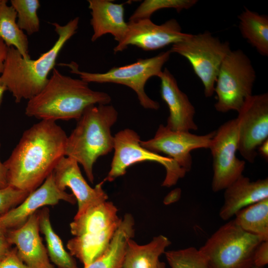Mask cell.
Returning <instances> with one entry per match:
<instances>
[{"label": "cell", "mask_w": 268, "mask_h": 268, "mask_svg": "<svg viewBox=\"0 0 268 268\" xmlns=\"http://www.w3.org/2000/svg\"><path fill=\"white\" fill-rule=\"evenodd\" d=\"M61 200L71 204H74L76 201L73 194L58 188L52 172L42 185L31 193L20 204L0 215V224L7 230L17 228L22 226L40 207L56 205Z\"/></svg>", "instance_id": "obj_15"}, {"label": "cell", "mask_w": 268, "mask_h": 268, "mask_svg": "<svg viewBox=\"0 0 268 268\" xmlns=\"http://www.w3.org/2000/svg\"><path fill=\"white\" fill-rule=\"evenodd\" d=\"M256 73L252 62L241 50H231L219 68L214 92L216 111H239L245 100L252 95Z\"/></svg>", "instance_id": "obj_7"}, {"label": "cell", "mask_w": 268, "mask_h": 268, "mask_svg": "<svg viewBox=\"0 0 268 268\" xmlns=\"http://www.w3.org/2000/svg\"><path fill=\"white\" fill-rule=\"evenodd\" d=\"M79 18L76 17L65 25L54 22L58 38L53 47L35 60H25L13 47L8 48L0 80L15 98L16 103L30 100L44 88L48 75L54 68L58 55L66 42L76 32Z\"/></svg>", "instance_id": "obj_3"}, {"label": "cell", "mask_w": 268, "mask_h": 268, "mask_svg": "<svg viewBox=\"0 0 268 268\" xmlns=\"http://www.w3.org/2000/svg\"><path fill=\"white\" fill-rule=\"evenodd\" d=\"M111 101L107 93L93 90L88 83L64 75L54 68L42 90L28 100L25 113L41 120L77 121L88 107L109 104Z\"/></svg>", "instance_id": "obj_2"}, {"label": "cell", "mask_w": 268, "mask_h": 268, "mask_svg": "<svg viewBox=\"0 0 268 268\" xmlns=\"http://www.w3.org/2000/svg\"><path fill=\"white\" fill-rule=\"evenodd\" d=\"M11 5L17 14L19 28L32 35L39 31L40 21L37 10L40 6L38 0H11Z\"/></svg>", "instance_id": "obj_28"}, {"label": "cell", "mask_w": 268, "mask_h": 268, "mask_svg": "<svg viewBox=\"0 0 268 268\" xmlns=\"http://www.w3.org/2000/svg\"><path fill=\"white\" fill-rule=\"evenodd\" d=\"M169 50L189 62L204 86L205 97L212 96L220 66L231 51L229 43L222 42L205 31L191 34L184 40L173 44Z\"/></svg>", "instance_id": "obj_8"}, {"label": "cell", "mask_w": 268, "mask_h": 268, "mask_svg": "<svg viewBox=\"0 0 268 268\" xmlns=\"http://www.w3.org/2000/svg\"><path fill=\"white\" fill-rule=\"evenodd\" d=\"M6 237L0 236V258L4 256L11 248Z\"/></svg>", "instance_id": "obj_36"}, {"label": "cell", "mask_w": 268, "mask_h": 268, "mask_svg": "<svg viewBox=\"0 0 268 268\" xmlns=\"http://www.w3.org/2000/svg\"><path fill=\"white\" fill-rule=\"evenodd\" d=\"M8 186L7 170L3 163H2L0 160V189L5 188Z\"/></svg>", "instance_id": "obj_35"}, {"label": "cell", "mask_w": 268, "mask_h": 268, "mask_svg": "<svg viewBox=\"0 0 268 268\" xmlns=\"http://www.w3.org/2000/svg\"><path fill=\"white\" fill-rule=\"evenodd\" d=\"M121 220L118 215L116 206L107 201L76 214L70 223V232L73 236H78L87 233L100 232L120 224Z\"/></svg>", "instance_id": "obj_20"}, {"label": "cell", "mask_w": 268, "mask_h": 268, "mask_svg": "<svg viewBox=\"0 0 268 268\" xmlns=\"http://www.w3.org/2000/svg\"><path fill=\"white\" fill-rule=\"evenodd\" d=\"M128 30L123 39L114 48L115 53L123 51L129 46L144 51H154L182 41L191 34L183 33L174 18L157 25L150 19L128 22Z\"/></svg>", "instance_id": "obj_13"}, {"label": "cell", "mask_w": 268, "mask_h": 268, "mask_svg": "<svg viewBox=\"0 0 268 268\" xmlns=\"http://www.w3.org/2000/svg\"><path fill=\"white\" fill-rule=\"evenodd\" d=\"M118 113L112 105L97 104L88 107L77 120L74 129L67 136L65 156L81 165L88 180L93 183V167L97 159L114 148L111 128Z\"/></svg>", "instance_id": "obj_4"}, {"label": "cell", "mask_w": 268, "mask_h": 268, "mask_svg": "<svg viewBox=\"0 0 268 268\" xmlns=\"http://www.w3.org/2000/svg\"><path fill=\"white\" fill-rule=\"evenodd\" d=\"M198 2L196 0H145L130 16L129 21L150 19L155 12L164 8H174L178 12L188 9Z\"/></svg>", "instance_id": "obj_29"}, {"label": "cell", "mask_w": 268, "mask_h": 268, "mask_svg": "<svg viewBox=\"0 0 268 268\" xmlns=\"http://www.w3.org/2000/svg\"><path fill=\"white\" fill-rule=\"evenodd\" d=\"M88 2L93 32L92 42L108 34H111L118 43L121 42L128 27L124 18V4L115 3L110 0H88Z\"/></svg>", "instance_id": "obj_19"}, {"label": "cell", "mask_w": 268, "mask_h": 268, "mask_svg": "<svg viewBox=\"0 0 268 268\" xmlns=\"http://www.w3.org/2000/svg\"><path fill=\"white\" fill-rule=\"evenodd\" d=\"M268 264V240L262 241L256 248L253 257V267H264Z\"/></svg>", "instance_id": "obj_33"}, {"label": "cell", "mask_w": 268, "mask_h": 268, "mask_svg": "<svg viewBox=\"0 0 268 268\" xmlns=\"http://www.w3.org/2000/svg\"><path fill=\"white\" fill-rule=\"evenodd\" d=\"M266 160L268 159V139L263 142L258 148L257 152Z\"/></svg>", "instance_id": "obj_37"}, {"label": "cell", "mask_w": 268, "mask_h": 268, "mask_svg": "<svg viewBox=\"0 0 268 268\" xmlns=\"http://www.w3.org/2000/svg\"><path fill=\"white\" fill-rule=\"evenodd\" d=\"M120 224L100 232L74 236L67 243L70 254L77 258L84 267L87 266L106 250Z\"/></svg>", "instance_id": "obj_22"}, {"label": "cell", "mask_w": 268, "mask_h": 268, "mask_svg": "<svg viewBox=\"0 0 268 268\" xmlns=\"http://www.w3.org/2000/svg\"><path fill=\"white\" fill-rule=\"evenodd\" d=\"M7 89L0 80V105L2 101L3 93Z\"/></svg>", "instance_id": "obj_38"}, {"label": "cell", "mask_w": 268, "mask_h": 268, "mask_svg": "<svg viewBox=\"0 0 268 268\" xmlns=\"http://www.w3.org/2000/svg\"><path fill=\"white\" fill-rule=\"evenodd\" d=\"M262 241L232 219L216 230L199 250L211 268H252L255 251Z\"/></svg>", "instance_id": "obj_6"}, {"label": "cell", "mask_w": 268, "mask_h": 268, "mask_svg": "<svg viewBox=\"0 0 268 268\" xmlns=\"http://www.w3.org/2000/svg\"><path fill=\"white\" fill-rule=\"evenodd\" d=\"M268 198V178L254 181L242 175L224 190L219 215L228 220L240 209Z\"/></svg>", "instance_id": "obj_18"}, {"label": "cell", "mask_w": 268, "mask_h": 268, "mask_svg": "<svg viewBox=\"0 0 268 268\" xmlns=\"http://www.w3.org/2000/svg\"><path fill=\"white\" fill-rule=\"evenodd\" d=\"M234 216V222L243 230L268 240V198L240 209Z\"/></svg>", "instance_id": "obj_27"}, {"label": "cell", "mask_w": 268, "mask_h": 268, "mask_svg": "<svg viewBox=\"0 0 268 268\" xmlns=\"http://www.w3.org/2000/svg\"><path fill=\"white\" fill-rule=\"evenodd\" d=\"M30 194L10 185L0 189V215L18 206Z\"/></svg>", "instance_id": "obj_31"}, {"label": "cell", "mask_w": 268, "mask_h": 268, "mask_svg": "<svg viewBox=\"0 0 268 268\" xmlns=\"http://www.w3.org/2000/svg\"><path fill=\"white\" fill-rule=\"evenodd\" d=\"M0 268H31L19 257L16 247L11 248L0 258Z\"/></svg>", "instance_id": "obj_32"}, {"label": "cell", "mask_w": 268, "mask_h": 268, "mask_svg": "<svg viewBox=\"0 0 268 268\" xmlns=\"http://www.w3.org/2000/svg\"><path fill=\"white\" fill-rule=\"evenodd\" d=\"M134 226L132 215L126 214L106 250L84 268H122L128 242L134 235Z\"/></svg>", "instance_id": "obj_21"}, {"label": "cell", "mask_w": 268, "mask_h": 268, "mask_svg": "<svg viewBox=\"0 0 268 268\" xmlns=\"http://www.w3.org/2000/svg\"></svg>", "instance_id": "obj_42"}, {"label": "cell", "mask_w": 268, "mask_h": 268, "mask_svg": "<svg viewBox=\"0 0 268 268\" xmlns=\"http://www.w3.org/2000/svg\"><path fill=\"white\" fill-rule=\"evenodd\" d=\"M238 142L237 118L225 122L215 131L209 148L213 159L214 192L224 190L243 175L246 162L236 156Z\"/></svg>", "instance_id": "obj_10"}, {"label": "cell", "mask_w": 268, "mask_h": 268, "mask_svg": "<svg viewBox=\"0 0 268 268\" xmlns=\"http://www.w3.org/2000/svg\"><path fill=\"white\" fill-rule=\"evenodd\" d=\"M171 268H211L206 259L194 247L164 253Z\"/></svg>", "instance_id": "obj_30"}, {"label": "cell", "mask_w": 268, "mask_h": 268, "mask_svg": "<svg viewBox=\"0 0 268 268\" xmlns=\"http://www.w3.org/2000/svg\"><path fill=\"white\" fill-rule=\"evenodd\" d=\"M157 268H166V265L164 262H160Z\"/></svg>", "instance_id": "obj_40"}, {"label": "cell", "mask_w": 268, "mask_h": 268, "mask_svg": "<svg viewBox=\"0 0 268 268\" xmlns=\"http://www.w3.org/2000/svg\"><path fill=\"white\" fill-rule=\"evenodd\" d=\"M37 211L40 231L45 236L51 261L59 268H79L74 259L66 251L60 238L53 230L49 208L45 207Z\"/></svg>", "instance_id": "obj_26"}, {"label": "cell", "mask_w": 268, "mask_h": 268, "mask_svg": "<svg viewBox=\"0 0 268 268\" xmlns=\"http://www.w3.org/2000/svg\"><path fill=\"white\" fill-rule=\"evenodd\" d=\"M241 35L261 55L268 56V17L247 8L238 16Z\"/></svg>", "instance_id": "obj_24"}, {"label": "cell", "mask_w": 268, "mask_h": 268, "mask_svg": "<svg viewBox=\"0 0 268 268\" xmlns=\"http://www.w3.org/2000/svg\"><path fill=\"white\" fill-rule=\"evenodd\" d=\"M37 211L22 226L8 230L6 237L11 245L16 246L19 257L30 268H55L39 235Z\"/></svg>", "instance_id": "obj_16"}, {"label": "cell", "mask_w": 268, "mask_h": 268, "mask_svg": "<svg viewBox=\"0 0 268 268\" xmlns=\"http://www.w3.org/2000/svg\"><path fill=\"white\" fill-rule=\"evenodd\" d=\"M7 1L0 0V38L8 47L17 50L23 59L30 60L27 37L17 25L15 10Z\"/></svg>", "instance_id": "obj_25"}, {"label": "cell", "mask_w": 268, "mask_h": 268, "mask_svg": "<svg viewBox=\"0 0 268 268\" xmlns=\"http://www.w3.org/2000/svg\"><path fill=\"white\" fill-rule=\"evenodd\" d=\"M215 133V131L204 135H197L189 131H173L160 125L152 138L140 143L151 152L167 155L188 172L192 166L191 152L198 148L209 149Z\"/></svg>", "instance_id": "obj_12"}, {"label": "cell", "mask_w": 268, "mask_h": 268, "mask_svg": "<svg viewBox=\"0 0 268 268\" xmlns=\"http://www.w3.org/2000/svg\"><path fill=\"white\" fill-rule=\"evenodd\" d=\"M170 50L146 59H138L132 64L115 67L104 73H91L80 71L74 62L60 64L68 67L70 72L78 75L84 81L99 83H113L127 86L136 93L140 105L145 109L158 110L159 103L151 99L146 93L144 86L147 80L153 76L159 77L164 65L168 61Z\"/></svg>", "instance_id": "obj_5"}, {"label": "cell", "mask_w": 268, "mask_h": 268, "mask_svg": "<svg viewBox=\"0 0 268 268\" xmlns=\"http://www.w3.org/2000/svg\"><path fill=\"white\" fill-rule=\"evenodd\" d=\"M238 150L254 163L259 146L268 139V94L252 95L238 112Z\"/></svg>", "instance_id": "obj_11"}, {"label": "cell", "mask_w": 268, "mask_h": 268, "mask_svg": "<svg viewBox=\"0 0 268 268\" xmlns=\"http://www.w3.org/2000/svg\"><path fill=\"white\" fill-rule=\"evenodd\" d=\"M252 268H265L264 267H253Z\"/></svg>", "instance_id": "obj_41"}, {"label": "cell", "mask_w": 268, "mask_h": 268, "mask_svg": "<svg viewBox=\"0 0 268 268\" xmlns=\"http://www.w3.org/2000/svg\"><path fill=\"white\" fill-rule=\"evenodd\" d=\"M161 80L160 94L169 111L166 126L176 131H196L195 108L188 96L179 88L177 80L167 68L158 77Z\"/></svg>", "instance_id": "obj_17"}, {"label": "cell", "mask_w": 268, "mask_h": 268, "mask_svg": "<svg viewBox=\"0 0 268 268\" xmlns=\"http://www.w3.org/2000/svg\"><path fill=\"white\" fill-rule=\"evenodd\" d=\"M140 137L134 130L126 129L114 136L113 158L110 170L102 182H112L126 174L132 165L143 161H152L163 165L166 175L162 184L163 187H170L183 178L187 172L170 157L151 152L140 144Z\"/></svg>", "instance_id": "obj_9"}, {"label": "cell", "mask_w": 268, "mask_h": 268, "mask_svg": "<svg viewBox=\"0 0 268 268\" xmlns=\"http://www.w3.org/2000/svg\"><path fill=\"white\" fill-rule=\"evenodd\" d=\"M8 230L3 228L0 224V236L6 237Z\"/></svg>", "instance_id": "obj_39"}, {"label": "cell", "mask_w": 268, "mask_h": 268, "mask_svg": "<svg viewBox=\"0 0 268 268\" xmlns=\"http://www.w3.org/2000/svg\"><path fill=\"white\" fill-rule=\"evenodd\" d=\"M8 48L3 41L0 38V74H2L4 70Z\"/></svg>", "instance_id": "obj_34"}, {"label": "cell", "mask_w": 268, "mask_h": 268, "mask_svg": "<svg viewBox=\"0 0 268 268\" xmlns=\"http://www.w3.org/2000/svg\"><path fill=\"white\" fill-rule=\"evenodd\" d=\"M67 137L53 121L41 120L25 130L3 162L8 185L29 193L36 190L65 156Z\"/></svg>", "instance_id": "obj_1"}, {"label": "cell", "mask_w": 268, "mask_h": 268, "mask_svg": "<svg viewBox=\"0 0 268 268\" xmlns=\"http://www.w3.org/2000/svg\"><path fill=\"white\" fill-rule=\"evenodd\" d=\"M53 174L58 188L65 191L68 187L72 192L78 203L76 214H79L89 207L108 200L101 182L91 187L83 178L78 163L73 159L64 156L58 163Z\"/></svg>", "instance_id": "obj_14"}, {"label": "cell", "mask_w": 268, "mask_h": 268, "mask_svg": "<svg viewBox=\"0 0 268 268\" xmlns=\"http://www.w3.org/2000/svg\"><path fill=\"white\" fill-rule=\"evenodd\" d=\"M170 244L169 239L162 235L143 245L131 239L128 242L122 268H157L160 257Z\"/></svg>", "instance_id": "obj_23"}]
</instances>
